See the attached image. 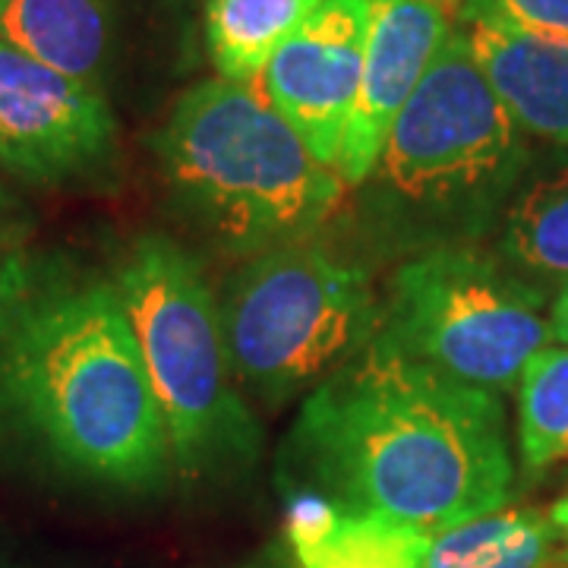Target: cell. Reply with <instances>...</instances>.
<instances>
[{
  "instance_id": "cell-1",
  "label": "cell",
  "mask_w": 568,
  "mask_h": 568,
  "mask_svg": "<svg viewBox=\"0 0 568 568\" xmlns=\"http://www.w3.org/2000/svg\"><path fill=\"white\" fill-rule=\"evenodd\" d=\"M291 455L345 515L426 537L506 508L515 480L499 392L373 345L310 392Z\"/></svg>"
},
{
  "instance_id": "cell-2",
  "label": "cell",
  "mask_w": 568,
  "mask_h": 568,
  "mask_svg": "<svg viewBox=\"0 0 568 568\" xmlns=\"http://www.w3.org/2000/svg\"><path fill=\"white\" fill-rule=\"evenodd\" d=\"M0 410L63 470L104 487L155 489L174 467L133 325L108 278L3 265Z\"/></svg>"
},
{
  "instance_id": "cell-3",
  "label": "cell",
  "mask_w": 568,
  "mask_h": 568,
  "mask_svg": "<svg viewBox=\"0 0 568 568\" xmlns=\"http://www.w3.org/2000/svg\"><path fill=\"white\" fill-rule=\"evenodd\" d=\"M164 181L227 253L304 244L342 203L345 181L268 102L260 80L186 89L155 136Z\"/></svg>"
},
{
  "instance_id": "cell-4",
  "label": "cell",
  "mask_w": 568,
  "mask_h": 568,
  "mask_svg": "<svg viewBox=\"0 0 568 568\" xmlns=\"http://www.w3.org/2000/svg\"><path fill=\"white\" fill-rule=\"evenodd\" d=\"M126 320L183 477L250 465L260 426L234 388L222 304L200 263L164 234H142L118 268Z\"/></svg>"
},
{
  "instance_id": "cell-5",
  "label": "cell",
  "mask_w": 568,
  "mask_h": 568,
  "mask_svg": "<svg viewBox=\"0 0 568 568\" xmlns=\"http://www.w3.org/2000/svg\"><path fill=\"white\" fill-rule=\"evenodd\" d=\"M518 130L458 22L388 126L366 178L376 212L426 241L452 234L515 178Z\"/></svg>"
},
{
  "instance_id": "cell-6",
  "label": "cell",
  "mask_w": 568,
  "mask_h": 568,
  "mask_svg": "<svg viewBox=\"0 0 568 568\" xmlns=\"http://www.w3.org/2000/svg\"><path fill=\"white\" fill-rule=\"evenodd\" d=\"M383 306L357 263L291 244L253 256L222 304L234 376L265 402L325 383L376 335Z\"/></svg>"
},
{
  "instance_id": "cell-7",
  "label": "cell",
  "mask_w": 568,
  "mask_h": 568,
  "mask_svg": "<svg viewBox=\"0 0 568 568\" xmlns=\"http://www.w3.org/2000/svg\"><path fill=\"white\" fill-rule=\"evenodd\" d=\"M552 342L544 294L462 246L407 260L369 345L480 388H508Z\"/></svg>"
},
{
  "instance_id": "cell-8",
  "label": "cell",
  "mask_w": 568,
  "mask_h": 568,
  "mask_svg": "<svg viewBox=\"0 0 568 568\" xmlns=\"http://www.w3.org/2000/svg\"><path fill=\"white\" fill-rule=\"evenodd\" d=\"M114 149V114L92 82L0 39V164L32 183L92 174Z\"/></svg>"
},
{
  "instance_id": "cell-9",
  "label": "cell",
  "mask_w": 568,
  "mask_h": 568,
  "mask_svg": "<svg viewBox=\"0 0 568 568\" xmlns=\"http://www.w3.org/2000/svg\"><path fill=\"white\" fill-rule=\"evenodd\" d=\"M369 13L373 0H323L260 77L268 102L335 171L361 92Z\"/></svg>"
},
{
  "instance_id": "cell-10",
  "label": "cell",
  "mask_w": 568,
  "mask_h": 568,
  "mask_svg": "<svg viewBox=\"0 0 568 568\" xmlns=\"http://www.w3.org/2000/svg\"><path fill=\"white\" fill-rule=\"evenodd\" d=\"M458 22L462 0H373L361 92L338 159L342 181L366 183L388 126Z\"/></svg>"
},
{
  "instance_id": "cell-11",
  "label": "cell",
  "mask_w": 568,
  "mask_h": 568,
  "mask_svg": "<svg viewBox=\"0 0 568 568\" xmlns=\"http://www.w3.org/2000/svg\"><path fill=\"white\" fill-rule=\"evenodd\" d=\"M462 29L511 121L568 145V41L540 39L462 0Z\"/></svg>"
},
{
  "instance_id": "cell-12",
  "label": "cell",
  "mask_w": 568,
  "mask_h": 568,
  "mask_svg": "<svg viewBox=\"0 0 568 568\" xmlns=\"http://www.w3.org/2000/svg\"><path fill=\"white\" fill-rule=\"evenodd\" d=\"M114 0H10L0 39L32 61L99 85L111 51Z\"/></svg>"
},
{
  "instance_id": "cell-13",
  "label": "cell",
  "mask_w": 568,
  "mask_h": 568,
  "mask_svg": "<svg viewBox=\"0 0 568 568\" xmlns=\"http://www.w3.org/2000/svg\"><path fill=\"white\" fill-rule=\"evenodd\" d=\"M562 544L537 508H499L429 537L420 568H559Z\"/></svg>"
},
{
  "instance_id": "cell-14",
  "label": "cell",
  "mask_w": 568,
  "mask_h": 568,
  "mask_svg": "<svg viewBox=\"0 0 568 568\" xmlns=\"http://www.w3.org/2000/svg\"><path fill=\"white\" fill-rule=\"evenodd\" d=\"M323 0H209L205 39L222 80L253 82Z\"/></svg>"
},
{
  "instance_id": "cell-15",
  "label": "cell",
  "mask_w": 568,
  "mask_h": 568,
  "mask_svg": "<svg viewBox=\"0 0 568 568\" xmlns=\"http://www.w3.org/2000/svg\"><path fill=\"white\" fill-rule=\"evenodd\" d=\"M499 246L518 272L568 282V164L534 178L511 196Z\"/></svg>"
},
{
  "instance_id": "cell-16",
  "label": "cell",
  "mask_w": 568,
  "mask_h": 568,
  "mask_svg": "<svg viewBox=\"0 0 568 568\" xmlns=\"http://www.w3.org/2000/svg\"><path fill=\"white\" fill-rule=\"evenodd\" d=\"M518 452L528 474L568 462V345L544 347L518 379Z\"/></svg>"
},
{
  "instance_id": "cell-17",
  "label": "cell",
  "mask_w": 568,
  "mask_h": 568,
  "mask_svg": "<svg viewBox=\"0 0 568 568\" xmlns=\"http://www.w3.org/2000/svg\"><path fill=\"white\" fill-rule=\"evenodd\" d=\"M429 537L379 518L342 515L335 534L301 568H420Z\"/></svg>"
},
{
  "instance_id": "cell-18",
  "label": "cell",
  "mask_w": 568,
  "mask_h": 568,
  "mask_svg": "<svg viewBox=\"0 0 568 568\" xmlns=\"http://www.w3.org/2000/svg\"><path fill=\"white\" fill-rule=\"evenodd\" d=\"M511 29L540 39L568 41V0H465Z\"/></svg>"
},
{
  "instance_id": "cell-19",
  "label": "cell",
  "mask_w": 568,
  "mask_h": 568,
  "mask_svg": "<svg viewBox=\"0 0 568 568\" xmlns=\"http://www.w3.org/2000/svg\"><path fill=\"white\" fill-rule=\"evenodd\" d=\"M549 325H552V338L559 345H568V282L562 284L556 304H552V313H549Z\"/></svg>"
},
{
  "instance_id": "cell-20",
  "label": "cell",
  "mask_w": 568,
  "mask_h": 568,
  "mask_svg": "<svg viewBox=\"0 0 568 568\" xmlns=\"http://www.w3.org/2000/svg\"><path fill=\"white\" fill-rule=\"evenodd\" d=\"M549 521L559 534V544H562V562L568 566V496H562L556 506L549 508Z\"/></svg>"
},
{
  "instance_id": "cell-21",
  "label": "cell",
  "mask_w": 568,
  "mask_h": 568,
  "mask_svg": "<svg viewBox=\"0 0 568 568\" xmlns=\"http://www.w3.org/2000/svg\"><path fill=\"white\" fill-rule=\"evenodd\" d=\"M7 215H10V196H7V190L0 186V224H3Z\"/></svg>"
},
{
  "instance_id": "cell-22",
  "label": "cell",
  "mask_w": 568,
  "mask_h": 568,
  "mask_svg": "<svg viewBox=\"0 0 568 568\" xmlns=\"http://www.w3.org/2000/svg\"><path fill=\"white\" fill-rule=\"evenodd\" d=\"M7 3H10V0H0V10H3V7H7Z\"/></svg>"
},
{
  "instance_id": "cell-23",
  "label": "cell",
  "mask_w": 568,
  "mask_h": 568,
  "mask_svg": "<svg viewBox=\"0 0 568 568\" xmlns=\"http://www.w3.org/2000/svg\"><path fill=\"white\" fill-rule=\"evenodd\" d=\"M0 275H3V265H0Z\"/></svg>"
},
{
  "instance_id": "cell-24",
  "label": "cell",
  "mask_w": 568,
  "mask_h": 568,
  "mask_svg": "<svg viewBox=\"0 0 568 568\" xmlns=\"http://www.w3.org/2000/svg\"><path fill=\"white\" fill-rule=\"evenodd\" d=\"M559 568H568V566H559Z\"/></svg>"
}]
</instances>
